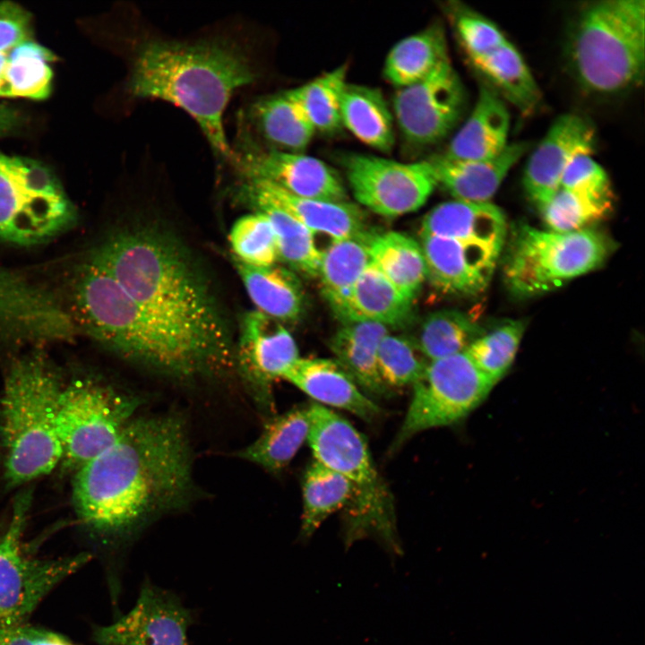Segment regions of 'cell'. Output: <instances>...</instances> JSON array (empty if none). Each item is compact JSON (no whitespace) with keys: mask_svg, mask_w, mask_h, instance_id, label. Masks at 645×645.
I'll return each mask as SVG.
<instances>
[{"mask_svg":"<svg viewBox=\"0 0 645 645\" xmlns=\"http://www.w3.org/2000/svg\"><path fill=\"white\" fill-rule=\"evenodd\" d=\"M299 358L296 341L281 322L257 310L244 314L236 361L258 408L273 411L274 383Z\"/></svg>","mask_w":645,"mask_h":645,"instance_id":"17","label":"cell"},{"mask_svg":"<svg viewBox=\"0 0 645 645\" xmlns=\"http://www.w3.org/2000/svg\"><path fill=\"white\" fill-rule=\"evenodd\" d=\"M465 104L464 87L448 60L425 79L397 89L393 117L408 143L427 146L450 133L460 120Z\"/></svg>","mask_w":645,"mask_h":645,"instance_id":"15","label":"cell"},{"mask_svg":"<svg viewBox=\"0 0 645 645\" xmlns=\"http://www.w3.org/2000/svg\"><path fill=\"white\" fill-rule=\"evenodd\" d=\"M232 257L249 266L268 267L279 259L276 236L268 217L261 211L240 217L231 227Z\"/></svg>","mask_w":645,"mask_h":645,"instance_id":"40","label":"cell"},{"mask_svg":"<svg viewBox=\"0 0 645 645\" xmlns=\"http://www.w3.org/2000/svg\"><path fill=\"white\" fill-rule=\"evenodd\" d=\"M613 205L614 202L559 188L539 211L549 230L565 233L588 228L608 216Z\"/></svg>","mask_w":645,"mask_h":645,"instance_id":"41","label":"cell"},{"mask_svg":"<svg viewBox=\"0 0 645 645\" xmlns=\"http://www.w3.org/2000/svg\"><path fill=\"white\" fill-rule=\"evenodd\" d=\"M595 129L576 114L560 116L529 158L523 185L529 200L540 211L559 189L562 176L580 153H592Z\"/></svg>","mask_w":645,"mask_h":645,"instance_id":"19","label":"cell"},{"mask_svg":"<svg viewBox=\"0 0 645 645\" xmlns=\"http://www.w3.org/2000/svg\"><path fill=\"white\" fill-rule=\"evenodd\" d=\"M510 114L500 95L480 87L473 110L455 133L444 156L479 160L494 158L509 145Z\"/></svg>","mask_w":645,"mask_h":645,"instance_id":"23","label":"cell"},{"mask_svg":"<svg viewBox=\"0 0 645 645\" xmlns=\"http://www.w3.org/2000/svg\"><path fill=\"white\" fill-rule=\"evenodd\" d=\"M134 300L191 343L216 373L233 365L226 324L215 298L183 245L150 227L108 236L90 260Z\"/></svg>","mask_w":645,"mask_h":645,"instance_id":"3","label":"cell"},{"mask_svg":"<svg viewBox=\"0 0 645 645\" xmlns=\"http://www.w3.org/2000/svg\"><path fill=\"white\" fill-rule=\"evenodd\" d=\"M192 458L179 416L135 417L108 448L77 469L81 523L102 543L124 546L159 517L186 503Z\"/></svg>","mask_w":645,"mask_h":645,"instance_id":"1","label":"cell"},{"mask_svg":"<svg viewBox=\"0 0 645 645\" xmlns=\"http://www.w3.org/2000/svg\"><path fill=\"white\" fill-rule=\"evenodd\" d=\"M136 396L89 377L62 387L56 426L66 466L78 469L108 448L135 417Z\"/></svg>","mask_w":645,"mask_h":645,"instance_id":"11","label":"cell"},{"mask_svg":"<svg viewBox=\"0 0 645 645\" xmlns=\"http://www.w3.org/2000/svg\"><path fill=\"white\" fill-rule=\"evenodd\" d=\"M73 294L78 330L123 358L183 380L216 373L191 343L91 262L82 268Z\"/></svg>","mask_w":645,"mask_h":645,"instance_id":"4","label":"cell"},{"mask_svg":"<svg viewBox=\"0 0 645 645\" xmlns=\"http://www.w3.org/2000/svg\"><path fill=\"white\" fill-rule=\"evenodd\" d=\"M238 194L240 199L250 206L266 203L280 209L314 234H323L331 241L350 238L367 232L363 211L347 201L301 198L266 181L252 179H243Z\"/></svg>","mask_w":645,"mask_h":645,"instance_id":"20","label":"cell"},{"mask_svg":"<svg viewBox=\"0 0 645 645\" xmlns=\"http://www.w3.org/2000/svg\"><path fill=\"white\" fill-rule=\"evenodd\" d=\"M428 360L409 337L386 334L377 350V368L383 385H413L423 374Z\"/></svg>","mask_w":645,"mask_h":645,"instance_id":"42","label":"cell"},{"mask_svg":"<svg viewBox=\"0 0 645 645\" xmlns=\"http://www.w3.org/2000/svg\"><path fill=\"white\" fill-rule=\"evenodd\" d=\"M567 60L586 90L609 95L638 85L645 64V2L602 0L577 16L567 40Z\"/></svg>","mask_w":645,"mask_h":645,"instance_id":"7","label":"cell"},{"mask_svg":"<svg viewBox=\"0 0 645 645\" xmlns=\"http://www.w3.org/2000/svg\"><path fill=\"white\" fill-rule=\"evenodd\" d=\"M506 236V221L452 236L421 235L426 279L445 294L482 293L492 279Z\"/></svg>","mask_w":645,"mask_h":645,"instance_id":"13","label":"cell"},{"mask_svg":"<svg viewBox=\"0 0 645 645\" xmlns=\"http://www.w3.org/2000/svg\"><path fill=\"white\" fill-rule=\"evenodd\" d=\"M341 125L369 147L389 153L394 144V117L382 91L374 87L345 85Z\"/></svg>","mask_w":645,"mask_h":645,"instance_id":"28","label":"cell"},{"mask_svg":"<svg viewBox=\"0 0 645 645\" xmlns=\"http://www.w3.org/2000/svg\"><path fill=\"white\" fill-rule=\"evenodd\" d=\"M247 115L272 150L302 152L316 133L288 90L258 98Z\"/></svg>","mask_w":645,"mask_h":645,"instance_id":"26","label":"cell"},{"mask_svg":"<svg viewBox=\"0 0 645 645\" xmlns=\"http://www.w3.org/2000/svg\"><path fill=\"white\" fill-rule=\"evenodd\" d=\"M611 250L609 238L598 230L561 233L521 224L508 243L503 280L515 296H536L596 270Z\"/></svg>","mask_w":645,"mask_h":645,"instance_id":"8","label":"cell"},{"mask_svg":"<svg viewBox=\"0 0 645 645\" xmlns=\"http://www.w3.org/2000/svg\"><path fill=\"white\" fill-rule=\"evenodd\" d=\"M598 200L614 202L607 174L591 153L576 155L567 166L560 187Z\"/></svg>","mask_w":645,"mask_h":645,"instance_id":"44","label":"cell"},{"mask_svg":"<svg viewBox=\"0 0 645 645\" xmlns=\"http://www.w3.org/2000/svg\"><path fill=\"white\" fill-rule=\"evenodd\" d=\"M233 263L257 311L280 322L293 321L300 315L304 295L293 272L276 264L253 267L235 258Z\"/></svg>","mask_w":645,"mask_h":645,"instance_id":"27","label":"cell"},{"mask_svg":"<svg viewBox=\"0 0 645 645\" xmlns=\"http://www.w3.org/2000/svg\"><path fill=\"white\" fill-rule=\"evenodd\" d=\"M30 24V15L22 7L10 1L0 2V53L29 40Z\"/></svg>","mask_w":645,"mask_h":645,"instance_id":"45","label":"cell"},{"mask_svg":"<svg viewBox=\"0 0 645 645\" xmlns=\"http://www.w3.org/2000/svg\"><path fill=\"white\" fill-rule=\"evenodd\" d=\"M0 645H80L51 630L29 623L0 626Z\"/></svg>","mask_w":645,"mask_h":645,"instance_id":"46","label":"cell"},{"mask_svg":"<svg viewBox=\"0 0 645 645\" xmlns=\"http://www.w3.org/2000/svg\"><path fill=\"white\" fill-rule=\"evenodd\" d=\"M21 123L17 110L6 105H0V136L13 131Z\"/></svg>","mask_w":645,"mask_h":645,"instance_id":"47","label":"cell"},{"mask_svg":"<svg viewBox=\"0 0 645 645\" xmlns=\"http://www.w3.org/2000/svg\"><path fill=\"white\" fill-rule=\"evenodd\" d=\"M194 622V610L178 595L145 577L133 608L110 624L95 626L92 639L97 645H191L188 630Z\"/></svg>","mask_w":645,"mask_h":645,"instance_id":"16","label":"cell"},{"mask_svg":"<svg viewBox=\"0 0 645 645\" xmlns=\"http://www.w3.org/2000/svg\"><path fill=\"white\" fill-rule=\"evenodd\" d=\"M347 72V65L343 64L288 90L315 132L330 133L342 127L340 109Z\"/></svg>","mask_w":645,"mask_h":645,"instance_id":"37","label":"cell"},{"mask_svg":"<svg viewBox=\"0 0 645 645\" xmlns=\"http://www.w3.org/2000/svg\"><path fill=\"white\" fill-rule=\"evenodd\" d=\"M370 262L406 297L412 300L426 279L420 244L400 232L372 234Z\"/></svg>","mask_w":645,"mask_h":645,"instance_id":"31","label":"cell"},{"mask_svg":"<svg viewBox=\"0 0 645 645\" xmlns=\"http://www.w3.org/2000/svg\"><path fill=\"white\" fill-rule=\"evenodd\" d=\"M233 151L230 165L242 179L266 181L301 198L347 201L339 175L315 157L302 152L265 150L249 141Z\"/></svg>","mask_w":645,"mask_h":645,"instance_id":"18","label":"cell"},{"mask_svg":"<svg viewBox=\"0 0 645 645\" xmlns=\"http://www.w3.org/2000/svg\"><path fill=\"white\" fill-rule=\"evenodd\" d=\"M5 55H6V53H0V77H1V73L3 70V66H4V64L5 61Z\"/></svg>","mask_w":645,"mask_h":645,"instance_id":"48","label":"cell"},{"mask_svg":"<svg viewBox=\"0 0 645 645\" xmlns=\"http://www.w3.org/2000/svg\"><path fill=\"white\" fill-rule=\"evenodd\" d=\"M524 331L520 321H509L484 332L465 351L475 366L494 384L511 367Z\"/></svg>","mask_w":645,"mask_h":645,"instance_id":"39","label":"cell"},{"mask_svg":"<svg viewBox=\"0 0 645 645\" xmlns=\"http://www.w3.org/2000/svg\"><path fill=\"white\" fill-rule=\"evenodd\" d=\"M302 496L300 538L308 539L330 515L349 506L354 489L343 476L314 460L303 477Z\"/></svg>","mask_w":645,"mask_h":645,"instance_id":"34","label":"cell"},{"mask_svg":"<svg viewBox=\"0 0 645 645\" xmlns=\"http://www.w3.org/2000/svg\"><path fill=\"white\" fill-rule=\"evenodd\" d=\"M448 60L444 30L434 23L393 45L384 61L383 75L400 89L425 79Z\"/></svg>","mask_w":645,"mask_h":645,"instance_id":"29","label":"cell"},{"mask_svg":"<svg viewBox=\"0 0 645 645\" xmlns=\"http://www.w3.org/2000/svg\"><path fill=\"white\" fill-rule=\"evenodd\" d=\"M283 379L323 407L344 409L366 421L380 415L377 404L335 360L299 357Z\"/></svg>","mask_w":645,"mask_h":645,"instance_id":"22","label":"cell"},{"mask_svg":"<svg viewBox=\"0 0 645 645\" xmlns=\"http://www.w3.org/2000/svg\"><path fill=\"white\" fill-rule=\"evenodd\" d=\"M308 412L307 443L314 460L343 476L354 489L346 509L345 546L372 538L392 559L400 556L402 550L391 494L365 437L346 418L326 407L314 402L308 406Z\"/></svg>","mask_w":645,"mask_h":645,"instance_id":"6","label":"cell"},{"mask_svg":"<svg viewBox=\"0 0 645 645\" xmlns=\"http://www.w3.org/2000/svg\"><path fill=\"white\" fill-rule=\"evenodd\" d=\"M454 25L471 63L491 54L508 41L494 22L470 10L456 12Z\"/></svg>","mask_w":645,"mask_h":645,"instance_id":"43","label":"cell"},{"mask_svg":"<svg viewBox=\"0 0 645 645\" xmlns=\"http://www.w3.org/2000/svg\"><path fill=\"white\" fill-rule=\"evenodd\" d=\"M528 149V143L521 142L509 143L502 153L486 159H455L443 154L426 159L437 186H443L454 200L488 202Z\"/></svg>","mask_w":645,"mask_h":645,"instance_id":"21","label":"cell"},{"mask_svg":"<svg viewBox=\"0 0 645 645\" xmlns=\"http://www.w3.org/2000/svg\"><path fill=\"white\" fill-rule=\"evenodd\" d=\"M270 219L276 236L279 258L307 276H317L322 250L310 229L288 213L266 203L251 205Z\"/></svg>","mask_w":645,"mask_h":645,"instance_id":"38","label":"cell"},{"mask_svg":"<svg viewBox=\"0 0 645 645\" xmlns=\"http://www.w3.org/2000/svg\"><path fill=\"white\" fill-rule=\"evenodd\" d=\"M61 389L56 372L41 354L28 355L11 366L0 402L4 476L8 486L48 474L62 460L56 426Z\"/></svg>","mask_w":645,"mask_h":645,"instance_id":"5","label":"cell"},{"mask_svg":"<svg viewBox=\"0 0 645 645\" xmlns=\"http://www.w3.org/2000/svg\"><path fill=\"white\" fill-rule=\"evenodd\" d=\"M309 428L308 407L293 408L271 417L259 436L237 456L269 472L279 473L307 442Z\"/></svg>","mask_w":645,"mask_h":645,"instance_id":"30","label":"cell"},{"mask_svg":"<svg viewBox=\"0 0 645 645\" xmlns=\"http://www.w3.org/2000/svg\"><path fill=\"white\" fill-rule=\"evenodd\" d=\"M29 494L16 501L11 518L0 523V626L28 623L45 597L90 559L82 553L60 558L31 554L23 540Z\"/></svg>","mask_w":645,"mask_h":645,"instance_id":"10","label":"cell"},{"mask_svg":"<svg viewBox=\"0 0 645 645\" xmlns=\"http://www.w3.org/2000/svg\"><path fill=\"white\" fill-rule=\"evenodd\" d=\"M54 55L43 46L26 40L6 52L0 77V97L47 99L51 91Z\"/></svg>","mask_w":645,"mask_h":645,"instance_id":"32","label":"cell"},{"mask_svg":"<svg viewBox=\"0 0 645 645\" xmlns=\"http://www.w3.org/2000/svg\"><path fill=\"white\" fill-rule=\"evenodd\" d=\"M388 327L370 321L342 322L330 340L335 361L350 375L358 387L370 395L385 396L377 368V350Z\"/></svg>","mask_w":645,"mask_h":645,"instance_id":"25","label":"cell"},{"mask_svg":"<svg viewBox=\"0 0 645 645\" xmlns=\"http://www.w3.org/2000/svg\"><path fill=\"white\" fill-rule=\"evenodd\" d=\"M372 233L332 240L322 250L317 276L322 296L342 322L351 320L349 302L352 290L370 262L369 240Z\"/></svg>","mask_w":645,"mask_h":645,"instance_id":"24","label":"cell"},{"mask_svg":"<svg viewBox=\"0 0 645 645\" xmlns=\"http://www.w3.org/2000/svg\"><path fill=\"white\" fill-rule=\"evenodd\" d=\"M76 220L73 203L46 166L0 152V239L19 245L41 244Z\"/></svg>","mask_w":645,"mask_h":645,"instance_id":"9","label":"cell"},{"mask_svg":"<svg viewBox=\"0 0 645 645\" xmlns=\"http://www.w3.org/2000/svg\"><path fill=\"white\" fill-rule=\"evenodd\" d=\"M357 201L374 213L398 217L420 209L437 186L427 159L400 162L370 154L341 159Z\"/></svg>","mask_w":645,"mask_h":645,"instance_id":"14","label":"cell"},{"mask_svg":"<svg viewBox=\"0 0 645 645\" xmlns=\"http://www.w3.org/2000/svg\"><path fill=\"white\" fill-rule=\"evenodd\" d=\"M494 385L466 352L428 361L412 385V398L392 448L425 430L460 422L486 399Z\"/></svg>","mask_w":645,"mask_h":645,"instance_id":"12","label":"cell"},{"mask_svg":"<svg viewBox=\"0 0 645 645\" xmlns=\"http://www.w3.org/2000/svg\"><path fill=\"white\" fill-rule=\"evenodd\" d=\"M411 302L370 262L352 290L350 321H370L387 327L401 326L408 322Z\"/></svg>","mask_w":645,"mask_h":645,"instance_id":"33","label":"cell"},{"mask_svg":"<svg viewBox=\"0 0 645 645\" xmlns=\"http://www.w3.org/2000/svg\"><path fill=\"white\" fill-rule=\"evenodd\" d=\"M486 331L466 313L439 310L420 322L416 337L411 338L428 360H435L465 352Z\"/></svg>","mask_w":645,"mask_h":645,"instance_id":"36","label":"cell"},{"mask_svg":"<svg viewBox=\"0 0 645 645\" xmlns=\"http://www.w3.org/2000/svg\"><path fill=\"white\" fill-rule=\"evenodd\" d=\"M125 90L131 100H163L188 114L215 158L231 163L224 115L233 95L259 78L251 41L218 31L185 39L138 25L128 42Z\"/></svg>","mask_w":645,"mask_h":645,"instance_id":"2","label":"cell"},{"mask_svg":"<svg viewBox=\"0 0 645 645\" xmlns=\"http://www.w3.org/2000/svg\"><path fill=\"white\" fill-rule=\"evenodd\" d=\"M472 64L520 112L530 114L537 108L540 90L528 64L510 41Z\"/></svg>","mask_w":645,"mask_h":645,"instance_id":"35","label":"cell"}]
</instances>
